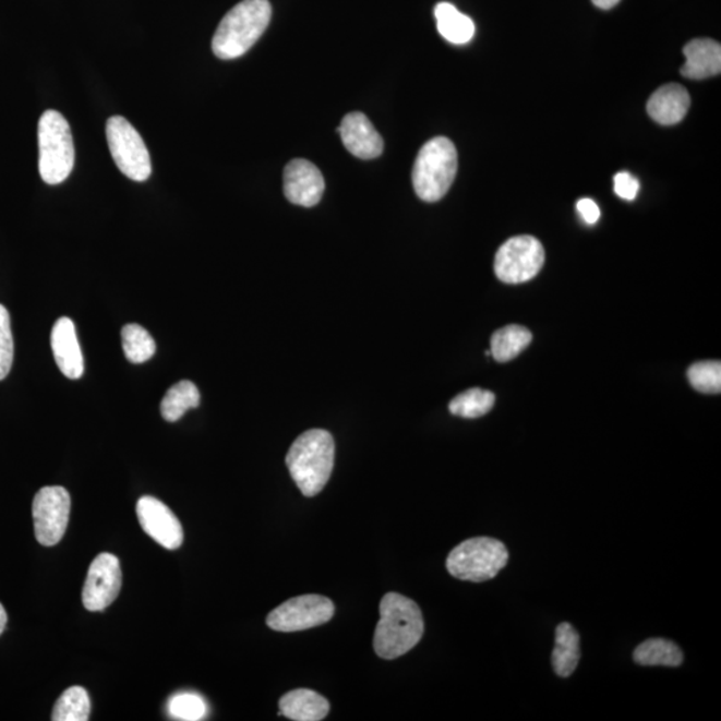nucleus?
<instances>
[{
    "mask_svg": "<svg viewBox=\"0 0 721 721\" xmlns=\"http://www.w3.org/2000/svg\"><path fill=\"white\" fill-rule=\"evenodd\" d=\"M424 630V616L413 600L395 592L386 593L380 603L374 651L385 660L402 657L419 645Z\"/></svg>",
    "mask_w": 721,
    "mask_h": 721,
    "instance_id": "1",
    "label": "nucleus"
},
{
    "mask_svg": "<svg viewBox=\"0 0 721 721\" xmlns=\"http://www.w3.org/2000/svg\"><path fill=\"white\" fill-rule=\"evenodd\" d=\"M335 440L324 429H312L291 445L285 461L303 496L314 497L324 490L335 467Z\"/></svg>",
    "mask_w": 721,
    "mask_h": 721,
    "instance_id": "2",
    "label": "nucleus"
},
{
    "mask_svg": "<svg viewBox=\"0 0 721 721\" xmlns=\"http://www.w3.org/2000/svg\"><path fill=\"white\" fill-rule=\"evenodd\" d=\"M271 20L269 0H243L220 21L213 38L214 53L224 61L245 56L266 32Z\"/></svg>",
    "mask_w": 721,
    "mask_h": 721,
    "instance_id": "3",
    "label": "nucleus"
},
{
    "mask_svg": "<svg viewBox=\"0 0 721 721\" xmlns=\"http://www.w3.org/2000/svg\"><path fill=\"white\" fill-rule=\"evenodd\" d=\"M457 151L453 142L437 136L422 146L413 166V188L419 199L437 202L449 192L457 175Z\"/></svg>",
    "mask_w": 721,
    "mask_h": 721,
    "instance_id": "4",
    "label": "nucleus"
},
{
    "mask_svg": "<svg viewBox=\"0 0 721 721\" xmlns=\"http://www.w3.org/2000/svg\"><path fill=\"white\" fill-rule=\"evenodd\" d=\"M39 172L41 180L59 184L68 180L75 164V148L70 124L56 110H47L39 119Z\"/></svg>",
    "mask_w": 721,
    "mask_h": 721,
    "instance_id": "5",
    "label": "nucleus"
},
{
    "mask_svg": "<svg viewBox=\"0 0 721 721\" xmlns=\"http://www.w3.org/2000/svg\"><path fill=\"white\" fill-rule=\"evenodd\" d=\"M509 553L502 541L474 538L461 542L446 558V569L458 580H492L508 564Z\"/></svg>",
    "mask_w": 721,
    "mask_h": 721,
    "instance_id": "6",
    "label": "nucleus"
},
{
    "mask_svg": "<svg viewBox=\"0 0 721 721\" xmlns=\"http://www.w3.org/2000/svg\"><path fill=\"white\" fill-rule=\"evenodd\" d=\"M107 142L112 159L124 176L135 182L152 176V159L145 142L127 118L111 117L106 123Z\"/></svg>",
    "mask_w": 721,
    "mask_h": 721,
    "instance_id": "7",
    "label": "nucleus"
},
{
    "mask_svg": "<svg viewBox=\"0 0 721 721\" xmlns=\"http://www.w3.org/2000/svg\"><path fill=\"white\" fill-rule=\"evenodd\" d=\"M545 262V250L538 238L518 236L498 249L494 273L505 284H522L538 276Z\"/></svg>",
    "mask_w": 721,
    "mask_h": 721,
    "instance_id": "8",
    "label": "nucleus"
},
{
    "mask_svg": "<svg viewBox=\"0 0 721 721\" xmlns=\"http://www.w3.org/2000/svg\"><path fill=\"white\" fill-rule=\"evenodd\" d=\"M70 493L63 486H45L35 494L33 517L35 538L45 546L57 545L68 529Z\"/></svg>",
    "mask_w": 721,
    "mask_h": 721,
    "instance_id": "9",
    "label": "nucleus"
},
{
    "mask_svg": "<svg viewBox=\"0 0 721 721\" xmlns=\"http://www.w3.org/2000/svg\"><path fill=\"white\" fill-rule=\"evenodd\" d=\"M335 616V604L319 594L298 596L285 601L266 618L267 625L277 632H298L320 627Z\"/></svg>",
    "mask_w": 721,
    "mask_h": 721,
    "instance_id": "10",
    "label": "nucleus"
},
{
    "mask_svg": "<svg viewBox=\"0 0 721 721\" xmlns=\"http://www.w3.org/2000/svg\"><path fill=\"white\" fill-rule=\"evenodd\" d=\"M121 588V563L115 554L100 553L88 568L82 592L83 605L87 611H104L115 603Z\"/></svg>",
    "mask_w": 721,
    "mask_h": 721,
    "instance_id": "11",
    "label": "nucleus"
},
{
    "mask_svg": "<svg viewBox=\"0 0 721 721\" xmlns=\"http://www.w3.org/2000/svg\"><path fill=\"white\" fill-rule=\"evenodd\" d=\"M136 516L142 529L166 550L175 551L182 545L181 522L168 505L152 496L142 497L136 504Z\"/></svg>",
    "mask_w": 721,
    "mask_h": 721,
    "instance_id": "12",
    "label": "nucleus"
},
{
    "mask_svg": "<svg viewBox=\"0 0 721 721\" xmlns=\"http://www.w3.org/2000/svg\"><path fill=\"white\" fill-rule=\"evenodd\" d=\"M325 192L323 172L307 159H295L284 171V193L291 204L313 207Z\"/></svg>",
    "mask_w": 721,
    "mask_h": 721,
    "instance_id": "13",
    "label": "nucleus"
},
{
    "mask_svg": "<svg viewBox=\"0 0 721 721\" xmlns=\"http://www.w3.org/2000/svg\"><path fill=\"white\" fill-rule=\"evenodd\" d=\"M337 131L347 151L357 158L374 159L384 152L383 136L362 112H349Z\"/></svg>",
    "mask_w": 721,
    "mask_h": 721,
    "instance_id": "14",
    "label": "nucleus"
},
{
    "mask_svg": "<svg viewBox=\"0 0 721 721\" xmlns=\"http://www.w3.org/2000/svg\"><path fill=\"white\" fill-rule=\"evenodd\" d=\"M51 349L59 371L70 380H80L85 372V361L73 321L68 317L57 321L51 332Z\"/></svg>",
    "mask_w": 721,
    "mask_h": 721,
    "instance_id": "15",
    "label": "nucleus"
},
{
    "mask_svg": "<svg viewBox=\"0 0 721 721\" xmlns=\"http://www.w3.org/2000/svg\"><path fill=\"white\" fill-rule=\"evenodd\" d=\"M687 62L681 73L688 80H707L721 73V46L713 39H694L684 47Z\"/></svg>",
    "mask_w": 721,
    "mask_h": 721,
    "instance_id": "16",
    "label": "nucleus"
},
{
    "mask_svg": "<svg viewBox=\"0 0 721 721\" xmlns=\"http://www.w3.org/2000/svg\"><path fill=\"white\" fill-rule=\"evenodd\" d=\"M690 97L687 91L676 83L660 87L652 94L647 105L649 117L664 127L682 122L687 116Z\"/></svg>",
    "mask_w": 721,
    "mask_h": 721,
    "instance_id": "17",
    "label": "nucleus"
},
{
    "mask_svg": "<svg viewBox=\"0 0 721 721\" xmlns=\"http://www.w3.org/2000/svg\"><path fill=\"white\" fill-rule=\"evenodd\" d=\"M331 711L329 701L312 689H296L279 700V717L295 721H320Z\"/></svg>",
    "mask_w": 721,
    "mask_h": 721,
    "instance_id": "18",
    "label": "nucleus"
},
{
    "mask_svg": "<svg viewBox=\"0 0 721 721\" xmlns=\"http://www.w3.org/2000/svg\"><path fill=\"white\" fill-rule=\"evenodd\" d=\"M580 636L569 623H562L554 635L552 665L560 677H569L579 665Z\"/></svg>",
    "mask_w": 721,
    "mask_h": 721,
    "instance_id": "19",
    "label": "nucleus"
},
{
    "mask_svg": "<svg viewBox=\"0 0 721 721\" xmlns=\"http://www.w3.org/2000/svg\"><path fill=\"white\" fill-rule=\"evenodd\" d=\"M437 21V29L443 38L453 45H465L472 40L476 27L468 15L458 11L450 3H438L434 9Z\"/></svg>",
    "mask_w": 721,
    "mask_h": 721,
    "instance_id": "20",
    "label": "nucleus"
},
{
    "mask_svg": "<svg viewBox=\"0 0 721 721\" xmlns=\"http://www.w3.org/2000/svg\"><path fill=\"white\" fill-rule=\"evenodd\" d=\"M201 393L192 381H181L172 385L160 402V413L166 421L176 422L181 420L190 409L199 408Z\"/></svg>",
    "mask_w": 721,
    "mask_h": 721,
    "instance_id": "21",
    "label": "nucleus"
},
{
    "mask_svg": "<svg viewBox=\"0 0 721 721\" xmlns=\"http://www.w3.org/2000/svg\"><path fill=\"white\" fill-rule=\"evenodd\" d=\"M530 343H532V333L527 327L505 326L493 333L491 355L497 362H508L516 359Z\"/></svg>",
    "mask_w": 721,
    "mask_h": 721,
    "instance_id": "22",
    "label": "nucleus"
},
{
    "mask_svg": "<svg viewBox=\"0 0 721 721\" xmlns=\"http://www.w3.org/2000/svg\"><path fill=\"white\" fill-rule=\"evenodd\" d=\"M634 660L645 666H678L684 654L675 642L665 639H649L635 649Z\"/></svg>",
    "mask_w": 721,
    "mask_h": 721,
    "instance_id": "23",
    "label": "nucleus"
},
{
    "mask_svg": "<svg viewBox=\"0 0 721 721\" xmlns=\"http://www.w3.org/2000/svg\"><path fill=\"white\" fill-rule=\"evenodd\" d=\"M92 702L87 690L82 687H71L64 690L53 707V721H86L91 718Z\"/></svg>",
    "mask_w": 721,
    "mask_h": 721,
    "instance_id": "24",
    "label": "nucleus"
},
{
    "mask_svg": "<svg viewBox=\"0 0 721 721\" xmlns=\"http://www.w3.org/2000/svg\"><path fill=\"white\" fill-rule=\"evenodd\" d=\"M494 401H496V397L492 392L473 387L453 398L449 410L452 414L462 417V419H479L491 412Z\"/></svg>",
    "mask_w": 721,
    "mask_h": 721,
    "instance_id": "25",
    "label": "nucleus"
},
{
    "mask_svg": "<svg viewBox=\"0 0 721 721\" xmlns=\"http://www.w3.org/2000/svg\"><path fill=\"white\" fill-rule=\"evenodd\" d=\"M122 348L130 362L143 363L152 359L157 345L145 327L129 324L122 329Z\"/></svg>",
    "mask_w": 721,
    "mask_h": 721,
    "instance_id": "26",
    "label": "nucleus"
},
{
    "mask_svg": "<svg viewBox=\"0 0 721 721\" xmlns=\"http://www.w3.org/2000/svg\"><path fill=\"white\" fill-rule=\"evenodd\" d=\"M168 711L172 718L178 720L199 721L205 719L208 709L204 697L184 693L171 697Z\"/></svg>",
    "mask_w": 721,
    "mask_h": 721,
    "instance_id": "27",
    "label": "nucleus"
},
{
    "mask_svg": "<svg viewBox=\"0 0 721 721\" xmlns=\"http://www.w3.org/2000/svg\"><path fill=\"white\" fill-rule=\"evenodd\" d=\"M688 380L696 390L701 393H720L721 363L719 361H701L688 369Z\"/></svg>",
    "mask_w": 721,
    "mask_h": 721,
    "instance_id": "28",
    "label": "nucleus"
},
{
    "mask_svg": "<svg viewBox=\"0 0 721 721\" xmlns=\"http://www.w3.org/2000/svg\"><path fill=\"white\" fill-rule=\"evenodd\" d=\"M14 361V338L9 310L0 305V381L8 377Z\"/></svg>",
    "mask_w": 721,
    "mask_h": 721,
    "instance_id": "29",
    "label": "nucleus"
},
{
    "mask_svg": "<svg viewBox=\"0 0 721 721\" xmlns=\"http://www.w3.org/2000/svg\"><path fill=\"white\" fill-rule=\"evenodd\" d=\"M640 183L629 172H618L615 176V193L625 201H634L639 193Z\"/></svg>",
    "mask_w": 721,
    "mask_h": 721,
    "instance_id": "30",
    "label": "nucleus"
},
{
    "mask_svg": "<svg viewBox=\"0 0 721 721\" xmlns=\"http://www.w3.org/2000/svg\"><path fill=\"white\" fill-rule=\"evenodd\" d=\"M577 212L580 213V216L587 224L593 225L598 223L600 218V208L594 201L589 199H582L577 202Z\"/></svg>",
    "mask_w": 721,
    "mask_h": 721,
    "instance_id": "31",
    "label": "nucleus"
},
{
    "mask_svg": "<svg viewBox=\"0 0 721 721\" xmlns=\"http://www.w3.org/2000/svg\"><path fill=\"white\" fill-rule=\"evenodd\" d=\"M592 2L596 8L610 10L615 8V5L620 3V0H592Z\"/></svg>",
    "mask_w": 721,
    "mask_h": 721,
    "instance_id": "32",
    "label": "nucleus"
},
{
    "mask_svg": "<svg viewBox=\"0 0 721 721\" xmlns=\"http://www.w3.org/2000/svg\"><path fill=\"white\" fill-rule=\"evenodd\" d=\"M5 625H8V612H5L4 606L0 603V635L3 634Z\"/></svg>",
    "mask_w": 721,
    "mask_h": 721,
    "instance_id": "33",
    "label": "nucleus"
}]
</instances>
